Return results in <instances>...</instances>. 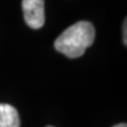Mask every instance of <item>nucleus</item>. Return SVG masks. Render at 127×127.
Instances as JSON below:
<instances>
[{
    "label": "nucleus",
    "mask_w": 127,
    "mask_h": 127,
    "mask_svg": "<svg viewBox=\"0 0 127 127\" xmlns=\"http://www.w3.org/2000/svg\"><path fill=\"white\" fill-rule=\"evenodd\" d=\"M95 30L89 21H78L66 29L56 38L54 47L69 58L81 57L93 43Z\"/></svg>",
    "instance_id": "f257e3e1"
},
{
    "label": "nucleus",
    "mask_w": 127,
    "mask_h": 127,
    "mask_svg": "<svg viewBox=\"0 0 127 127\" xmlns=\"http://www.w3.org/2000/svg\"><path fill=\"white\" fill-rule=\"evenodd\" d=\"M22 11L27 25L32 29H40L45 25L43 0H22Z\"/></svg>",
    "instance_id": "f03ea898"
},
{
    "label": "nucleus",
    "mask_w": 127,
    "mask_h": 127,
    "mask_svg": "<svg viewBox=\"0 0 127 127\" xmlns=\"http://www.w3.org/2000/svg\"><path fill=\"white\" fill-rule=\"evenodd\" d=\"M0 127H20V119L15 107L0 104Z\"/></svg>",
    "instance_id": "7ed1b4c3"
},
{
    "label": "nucleus",
    "mask_w": 127,
    "mask_h": 127,
    "mask_svg": "<svg viewBox=\"0 0 127 127\" xmlns=\"http://www.w3.org/2000/svg\"><path fill=\"white\" fill-rule=\"evenodd\" d=\"M127 21H126V19H125V21H124V23H123V31H124V32H123V34H124V35H123V41H124V45H126V43H127V40H126V39H127Z\"/></svg>",
    "instance_id": "20e7f679"
},
{
    "label": "nucleus",
    "mask_w": 127,
    "mask_h": 127,
    "mask_svg": "<svg viewBox=\"0 0 127 127\" xmlns=\"http://www.w3.org/2000/svg\"><path fill=\"white\" fill-rule=\"evenodd\" d=\"M112 127H127V125L125 124V123H121V124H118V125H114Z\"/></svg>",
    "instance_id": "39448f33"
},
{
    "label": "nucleus",
    "mask_w": 127,
    "mask_h": 127,
    "mask_svg": "<svg viewBox=\"0 0 127 127\" xmlns=\"http://www.w3.org/2000/svg\"><path fill=\"white\" fill-rule=\"evenodd\" d=\"M46 127H53V126H46Z\"/></svg>",
    "instance_id": "423d86ee"
}]
</instances>
